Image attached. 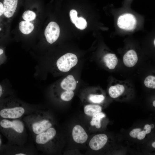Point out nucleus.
<instances>
[{"instance_id": "9d476101", "label": "nucleus", "mask_w": 155, "mask_h": 155, "mask_svg": "<svg viewBox=\"0 0 155 155\" xmlns=\"http://www.w3.org/2000/svg\"><path fill=\"white\" fill-rule=\"evenodd\" d=\"M18 0H3V15L10 18L13 15L17 7Z\"/></svg>"}, {"instance_id": "f257e3e1", "label": "nucleus", "mask_w": 155, "mask_h": 155, "mask_svg": "<svg viewBox=\"0 0 155 155\" xmlns=\"http://www.w3.org/2000/svg\"><path fill=\"white\" fill-rule=\"evenodd\" d=\"M25 124L22 119L0 118V132L7 139L8 143L24 146L27 140Z\"/></svg>"}, {"instance_id": "0eeeda50", "label": "nucleus", "mask_w": 155, "mask_h": 155, "mask_svg": "<svg viewBox=\"0 0 155 155\" xmlns=\"http://www.w3.org/2000/svg\"><path fill=\"white\" fill-rule=\"evenodd\" d=\"M60 32L58 24L55 22H50L44 31V35L47 41L51 44L55 42L59 36Z\"/></svg>"}, {"instance_id": "412c9836", "label": "nucleus", "mask_w": 155, "mask_h": 155, "mask_svg": "<svg viewBox=\"0 0 155 155\" xmlns=\"http://www.w3.org/2000/svg\"><path fill=\"white\" fill-rule=\"evenodd\" d=\"M74 94L73 91L65 90L61 93L60 97L62 100L68 101L72 98Z\"/></svg>"}, {"instance_id": "7c9ffc66", "label": "nucleus", "mask_w": 155, "mask_h": 155, "mask_svg": "<svg viewBox=\"0 0 155 155\" xmlns=\"http://www.w3.org/2000/svg\"><path fill=\"white\" fill-rule=\"evenodd\" d=\"M151 129H153L154 127V125L153 124H151L150 125Z\"/></svg>"}, {"instance_id": "1a4fd4ad", "label": "nucleus", "mask_w": 155, "mask_h": 155, "mask_svg": "<svg viewBox=\"0 0 155 155\" xmlns=\"http://www.w3.org/2000/svg\"><path fill=\"white\" fill-rule=\"evenodd\" d=\"M72 136L74 140L76 142L83 144L87 140L88 136L83 128L80 125H77L73 128Z\"/></svg>"}, {"instance_id": "b1692460", "label": "nucleus", "mask_w": 155, "mask_h": 155, "mask_svg": "<svg viewBox=\"0 0 155 155\" xmlns=\"http://www.w3.org/2000/svg\"><path fill=\"white\" fill-rule=\"evenodd\" d=\"M69 16L71 22L75 24L78 18L77 11L74 9L71 10L69 12Z\"/></svg>"}, {"instance_id": "ddd939ff", "label": "nucleus", "mask_w": 155, "mask_h": 155, "mask_svg": "<svg viewBox=\"0 0 155 155\" xmlns=\"http://www.w3.org/2000/svg\"><path fill=\"white\" fill-rule=\"evenodd\" d=\"M103 60L106 66L111 69L115 68L118 62L116 55L111 53H108L105 55L103 57Z\"/></svg>"}, {"instance_id": "bb28decb", "label": "nucleus", "mask_w": 155, "mask_h": 155, "mask_svg": "<svg viewBox=\"0 0 155 155\" xmlns=\"http://www.w3.org/2000/svg\"><path fill=\"white\" fill-rule=\"evenodd\" d=\"M151 129L150 125L149 124L146 125L144 128V130L146 132V134L150 133L151 131Z\"/></svg>"}, {"instance_id": "4468645a", "label": "nucleus", "mask_w": 155, "mask_h": 155, "mask_svg": "<svg viewBox=\"0 0 155 155\" xmlns=\"http://www.w3.org/2000/svg\"><path fill=\"white\" fill-rule=\"evenodd\" d=\"M125 91V87L123 85L117 84L110 87L108 93L111 97L115 98L122 95Z\"/></svg>"}, {"instance_id": "f8f14e48", "label": "nucleus", "mask_w": 155, "mask_h": 155, "mask_svg": "<svg viewBox=\"0 0 155 155\" xmlns=\"http://www.w3.org/2000/svg\"><path fill=\"white\" fill-rule=\"evenodd\" d=\"M138 57L136 52L133 50L127 51L124 55L123 61L127 67H131L134 66L137 63Z\"/></svg>"}, {"instance_id": "2eb2a0df", "label": "nucleus", "mask_w": 155, "mask_h": 155, "mask_svg": "<svg viewBox=\"0 0 155 155\" xmlns=\"http://www.w3.org/2000/svg\"><path fill=\"white\" fill-rule=\"evenodd\" d=\"M19 28L22 33L28 34L31 33L34 30V26L30 22L22 21L19 23Z\"/></svg>"}, {"instance_id": "20e7f679", "label": "nucleus", "mask_w": 155, "mask_h": 155, "mask_svg": "<svg viewBox=\"0 0 155 155\" xmlns=\"http://www.w3.org/2000/svg\"><path fill=\"white\" fill-rule=\"evenodd\" d=\"M57 133L55 129L52 127L45 131L32 137L34 144L37 148L40 149H43L44 146H48L55 137Z\"/></svg>"}, {"instance_id": "72a5a7b5", "label": "nucleus", "mask_w": 155, "mask_h": 155, "mask_svg": "<svg viewBox=\"0 0 155 155\" xmlns=\"http://www.w3.org/2000/svg\"><path fill=\"white\" fill-rule=\"evenodd\" d=\"M154 46H155V39L154 40Z\"/></svg>"}, {"instance_id": "c85d7f7f", "label": "nucleus", "mask_w": 155, "mask_h": 155, "mask_svg": "<svg viewBox=\"0 0 155 155\" xmlns=\"http://www.w3.org/2000/svg\"><path fill=\"white\" fill-rule=\"evenodd\" d=\"M4 53V51L3 49L0 48V65L3 63V61L1 58L2 55Z\"/></svg>"}, {"instance_id": "f03ea898", "label": "nucleus", "mask_w": 155, "mask_h": 155, "mask_svg": "<svg viewBox=\"0 0 155 155\" xmlns=\"http://www.w3.org/2000/svg\"><path fill=\"white\" fill-rule=\"evenodd\" d=\"M36 106L8 97L0 100V118L22 119L38 108Z\"/></svg>"}, {"instance_id": "c756f323", "label": "nucleus", "mask_w": 155, "mask_h": 155, "mask_svg": "<svg viewBox=\"0 0 155 155\" xmlns=\"http://www.w3.org/2000/svg\"><path fill=\"white\" fill-rule=\"evenodd\" d=\"M2 145L3 144H2L1 140V138L0 137V150L1 149Z\"/></svg>"}, {"instance_id": "dca6fc26", "label": "nucleus", "mask_w": 155, "mask_h": 155, "mask_svg": "<svg viewBox=\"0 0 155 155\" xmlns=\"http://www.w3.org/2000/svg\"><path fill=\"white\" fill-rule=\"evenodd\" d=\"M101 110V107L97 105H87L84 108L85 113L91 116H93L96 114L100 112Z\"/></svg>"}, {"instance_id": "473e14b6", "label": "nucleus", "mask_w": 155, "mask_h": 155, "mask_svg": "<svg viewBox=\"0 0 155 155\" xmlns=\"http://www.w3.org/2000/svg\"><path fill=\"white\" fill-rule=\"evenodd\" d=\"M153 105L154 107L155 106V100L153 102Z\"/></svg>"}, {"instance_id": "cd10ccee", "label": "nucleus", "mask_w": 155, "mask_h": 155, "mask_svg": "<svg viewBox=\"0 0 155 155\" xmlns=\"http://www.w3.org/2000/svg\"><path fill=\"white\" fill-rule=\"evenodd\" d=\"M3 2L0 1V17L3 14Z\"/></svg>"}, {"instance_id": "39448f33", "label": "nucleus", "mask_w": 155, "mask_h": 155, "mask_svg": "<svg viewBox=\"0 0 155 155\" xmlns=\"http://www.w3.org/2000/svg\"><path fill=\"white\" fill-rule=\"evenodd\" d=\"M78 62V59L75 54L68 53L63 55L57 60L56 65L58 69L62 72H67L75 66Z\"/></svg>"}, {"instance_id": "a211bd4d", "label": "nucleus", "mask_w": 155, "mask_h": 155, "mask_svg": "<svg viewBox=\"0 0 155 155\" xmlns=\"http://www.w3.org/2000/svg\"><path fill=\"white\" fill-rule=\"evenodd\" d=\"M144 83L145 86L147 88L152 89L155 88V77L149 75L145 78Z\"/></svg>"}, {"instance_id": "393cba45", "label": "nucleus", "mask_w": 155, "mask_h": 155, "mask_svg": "<svg viewBox=\"0 0 155 155\" xmlns=\"http://www.w3.org/2000/svg\"><path fill=\"white\" fill-rule=\"evenodd\" d=\"M141 131L140 128H135L133 129L129 133V135L131 137L134 138H137L138 135L140 131Z\"/></svg>"}, {"instance_id": "9b49d317", "label": "nucleus", "mask_w": 155, "mask_h": 155, "mask_svg": "<svg viewBox=\"0 0 155 155\" xmlns=\"http://www.w3.org/2000/svg\"><path fill=\"white\" fill-rule=\"evenodd\" d=\"M61 88L65 90L73 91L77 86V82L74 76L71 75L67 76L61 82Z\"/></svg>"}, {"instance_id": "6ab92c4d", "label": "nucleus", "mask_w": 155, "mask_h": 155, "mask_svg": "<svg viewBox=\"0 0 155 155\" xmlns=\"http://www.w3.org/2000/svg\"><path fill=\"white\" fill-rule=\"evenodd\" d=\"M36 14L34 12L30 10H27L24 12L22 17L26 21L30 22L32 21L36 18Z\"/></svg>"}, {"instance_id": "6e6552de", "label": "nucleus", "mask_w": 155, "mask_h": 155, "mask_svg": "<svg viewBox=\"0 0 155 155\" xmlns=\"http://www.w3.org/2000/svg\"><path fill=\"white\" fill-rule=\"evenodd\" d=\"M108 140L107 136L104 134H98L94 136L89 143L91 148L94 150H98L102 148Z\"/></svg>"}, {"instance_id": "5701e85b", "label": "nucleus", "mask_w": 155, "mask_h": 155, "mask_svg": "<svg viewBox=\"0 0 155 155\" xmlns=\"http://www.w3.org/2000/svg\"><path fill=\"white\" fill-rule=\"evenodd\" d=\"M9 94L8 91L5 86L0 84V100L5 98Z\"/></svg>"}, {"instance_id": "7ed1b4c3", "label": "nucleus", "mask_w": 155, "mask_h": 155, "mask_svg": "<svg viewBox=\"0 0 155 155\" xmlns=\"http://www.w3.org/2000/svg\"><path fill=\"white\" fill-rule=\"evenodd\" d=\"M36 154V151L33 148L8 143L3 144L0 150V155H30Z\"/></svg>"}, {"instance_id": "2f4dec72", "label": "nucleus", "mask_w": 155, "mask_h": 155, "mask_svg": "<svg viewBox=\"0 0 155 155\" xmlns=\"http://www.w3.org/2000/svg\"><path fill=\"white\" fill-rule=\"evenodd\" d=\"M152 146L153 148H155V142H154L152 143Z\"/></svg>"}, {"instance_id": "4be33fe9", "label": "nucleus", "mask_w": 155, "mask_h": 155, "mask_svg": "<svg viewBox=\"0 0 155 155\" xmlns=\"http://www.w3.org/2000/svg\"><path fill=\"white\" fill-rule=\"evenodd\" d=\"M104 97L102 94H92L89 95V100L94 103H99L102 102L104 99Z\"/></svg>"}, {"instance_id": "a878e982", "label": "nucleus", "mask_w": 155, "mask_h": 155, "mask_svg": "<svg viewBox=\"0 0 155 155\" xmlns=\"http://www.w3.org/2000/svg\"><path fill=\"white\" fill-rule=\"evenodd\" d=\"M146 134V132L144 130L142 131H141L139 133L137 138L139 140H142L145 137Z\"/></svg>"}, {"instance_id": "423d86ee", "label": "nucleus", "mask_w": 155, "mask_h": 155, "mask_svg": "<svg viewBox=\"0 0 155 155\" xmlns=\"http://www.w3.org/2000/svg\"><path fill=\"white\" fill-rule=\"evenodd\" d=\"M137 21L135 16L130 13H125L120 16L117 20V24L121 29L127 30L134 29Z\"/></svg>"}, {"instance_id": "aec40b11", "label": "nucleus", "mask_w": 155, "mask_h": 155, "mask_svg": "<svg viewBox=\"0 0 155 155\" xmlns=\"http://www.w3.org/2000/svg\"><path fill=\"white\" fill-rule=\"evenodd\" d=\"M74 24L80 30L85 29L87 26L86 20L82 17L78 18Z\"/></svg>"}, {"instance_id": "f3484780", "label": "nucleus", "mask_w": 155, "mask_h": 155, "mask_svg": "<svg viewBox=\"0 0 155 155\" xmlns=\"http://www.w3.org/2000/svg\"><path fill=\"white\" fill-rule=\"evenodd\" d=\"M105 115L103 113L100 112L93 116L90 124L92 126L95 125L97 128H99L101 126V120L103 118L105 117Z\"/></svg>"}]
</instances>
